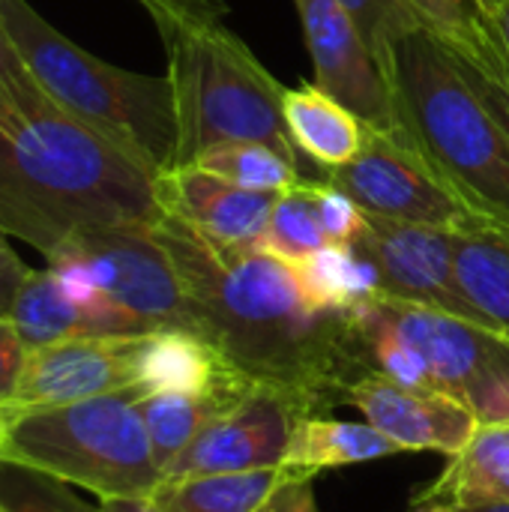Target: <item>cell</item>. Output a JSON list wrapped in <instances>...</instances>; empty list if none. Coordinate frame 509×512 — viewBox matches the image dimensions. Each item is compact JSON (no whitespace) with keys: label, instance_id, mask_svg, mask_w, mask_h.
Segmentation results:
<instances>
[{"label":"cell","instance_id":"obj_1","mask_svg":"<svg viewBox=\"0 0 509 512\" xmlns=\"http://www.w3.org/2000/svg\"><path fill=\"white\" fill-rule=\"evenodd\" d=\"M156 234L177 267L192 330L246 378L303 393L324 411L375 372L351 315L312 309L291 264L216 243L174 213L159 216Z\"/></svg>","mask_w":509,"mask_h":512},{"label":"cell","instance_id":"obj_2","mask_svg":"<svg viewBox=\"0 0 509 512\" xmlns=\"http://www.w3.org/2000/svg\"><path fill=\"white\" fill-rule=\"evenodd\" d=\"M156 177L24 72L0 84V231L48 264L102 225H156Z\"/></svg>","mask_w":509,"mask_h":512},{"label":"cell","instance_id":"obj_3","mask_svg":"<svg viewBox=\"0 0 509 512\" xmlns=\"http://www.w3.org/2000/svg\"><path fill=\"white\" fill-rule=\"evenodd\" d=\"M381 75L393 126L483 222L509 225V138L447 45L423 24L387 51Z\"/></svg>","mask_w":509,"mask_h":512},{"label":"cell","instance_id":"obj_4","mask_svg":"<svg viewBox=\"0 0 509 512\" xmlns=\"http://www.w3.org/2000/svg\"><path fill=\"white\" fill-rule=\"evenodd\" d=\"M0 27L39 87L153 174L177 162V114L168 75L111 66L63 36L27 0H0Z\"/></svg>","mask_w":509,"mask_h":512},{"label":"cell","instance_id":"obj_5","mask_svg":"<svg viewBox=\"0 0 509 512\" xmlns=\"http://www.w3.org/2000/svg\"><path fill=\"white\" fill-rule=\"evenodd\" d=\"M177 114V165L225 144H267L303 165L288 138L285 87L225 24L162 33Z\"/></svg>","mask_w":509,"mask_h":512},{"label":"cell","instance_id":"obj_6","mask_svg":"<svg viewBox=\"0 0 509 512\" xmlns=\"http://www.w3.org/2000/svg\"><path fill=\"white\" fill-rule=\"evenodd\" d=\"M0 462L105 498H150L162 483L135 396L114 393L0 417Z\"/></svg>","mask_w":509,"mask_h":512},{"label":"cell","instance_id":"obj_7","mask_svg":"<svg viewBox=\"0 0 509 512\" xmlns=\"http://www.w3.org/2000/svg\"><path fill=\"white\" fill-rule=\"evenodd\" d=\"M324 180L348 192L366 213L417 222L447 231H471L489 225L477 219L414 153L396 129L366 132V144L354 162L324 171Z\"/></svg>","mask_w":509,"mask_h":512},{"label":"cell","instance_id":"obj_8","mask_svg":"<svg viewBox=\"0 0 509 512\" xmlns=\"http://www.w3.org/2000/svg\"><path fill=\"white\" fill-rule=\"evenodd\" d=\"M84 261L99 288L150 330H192L186 291L156 225H102L84 231L63 261ZM60 264V261H57ZM51 267V264H48Z\"/></svg>","mask_w":509,"mask_h":512},{"label":"cell","instance_id":"obj_9","mask_svg":"<svg viewBox=\"0 0 509 512\" xmlns=\"http://www.w3.org/2000/svg\"><path fill=\"white\" fill-rule=\"evenodd\" d=\"M453 243L456 231L366 213V231L354 249L378 270L381 294L420 303L498 333L495 324L465 297L456 276Z\"/></svg>","mask_w":509,"mask_h":512},{"label":"cell","instance_id":"obj_10","mask_svg":"<svg viewBox=\"0 0 509 512\" xmlns=\"http://www.w3.org/2000/svg\"><path fill=\"white\" fill-rule=\"evenodd\" d=\"M321 414L312 399L279 384H255L228 414L207 426L165 471V477H201L279 468L300 420ZM162 477V480H165Z\"/></svg>","mask_w":509,"mask_h":512},{"label":"cell","instance_id":"obj_11","mask_svg":"<svg viewBox=\"0 0 509 512\" xmlns=\"http://www.w3.org/2000/svg\"><path fill=\"white\" fill-rule=\"evenodd\" d=\"M141 336H78L27 351L0 417L114 393L138 399L135 357Z\"/></svg>","mask_w":509,"mask_h":512},{"label":"cell","instance_id":"obj_12","mask_svg":"<svg viewBox=\"0 0 509 512\" xmlns=\"http://www.w3.org/2000/svg\"><path fill=\"white\" fill-rule=\"evenodd\" d=\"M315 84L345 102L372 129L393 126L390 90L351 12L339 0H294Z\"/></svg>","mask_w":509,"mask_h":512},{"label":"cell","instance_id":"obj_13","mask_svg":"<svg viewBox=\"0 0 509 512\" xmlns=\"http://www.w3.org/2000/svg\"><path fill=\"white\" fill-rule=\"evenodd\" d=\"M342 405L357 408L369 426L390 435L405 453L456 456L477 429V417L462 399L441 390H411L381 372L351 381Z\"/></svg>","mask_w":509,"mask_h":512},{"label":"cell","instance_id":"obj_14","mask_svg":"<svg viewBox=\"0 0 509 512\" xmlns=\"http://www.w3.org/2000/svg\"><path fill=\"white\" fill-rule=\"evenodd\" d=\"M378 306L396 327V333L426 363L435 390L450 393L456 399H462L468 387L509 351L504 336L483 330L471 321H462L456 315L396 300L387 294L378 297Z\"/></svg>","mask_w":509,"mask_h":512},{"label":"cell","instance_id":"obj_15","mask_svg":"<svg viewBox=\"0 0 509 512\" xmlns=\"http://www.w3.org/2000/svg\"><path fill=\"white\" fill-rule=\"evenodd\" d=\"M165 213L225 246H258L270 222L276 192H252L198 165H177L156 177Z\"/></svg>","mask_w":509,"mask_h":512},{"label":"cell","instance_id":"obj_16","mask_svg":"<svg viewBox=\"0 0 509 512\" xmlns=\"http://www.w3.org/2000/svg\"><path fill=\"white\" fill-rule=\"evenodd\" d=\"M246 378L216 345L186 327L150 330L138 342L135 387L141 396H198Z\"/></svg>","mask_w":509,"mask_h":512},{"label":"cell","instance_id":"obj_17","mask_svg":"<svg viewBox=\"0 0 509 512\" xmlns=\"http://www.w3.org/2000/svg\"><path fill=\"white\" fill-rule=\"evenodd\" d=\"M282 114L297 153L324 171H336L354 162L366 144L369 123H363V117H357L345 102L318 84L285 87Z\"/></svg>","mask_w":509,"mask_h":512},{"label":"cell","instance_id":"obj_18","mask_svg":"<svg viewBox=\"0 0 509 512\" xmlns=\"http://www.w3.org/2000/svg\"><path fill=\"white\" fill-rule=\"evenodd\" d=\"M438 501L465 512L509 504V423H477L471 441L450 456L441 477L414 498V507Z\"/></svg>","mask_w":509,"mask_h":512},{"label":"cell","instance_id":"obj_19","mask_svg":"<svg viewBox=\"0 0 509 512\" xmlns=\"http://www.w3.org/2000/svg\"><path fill=\"white\" fill-rule=\"evenodd\" d=\"M258 381L240 378L231 384H222L210 393L198 396H141L135 399V408L144 420V429L150 435L153 459L165 477L168 465L222 414H228Z\"/></svg>","mask_w":509,"mask_h":512},{"label":"cell","instance_id":"obj_20","mask_svg":"<svg viewBox=\"0 0 509 512\" xmlns=\"http://www.w3.org/2000/svg\"><path fill=\"white\" fill-rule=\"evenodd\" d=\"M396 453L405 450L390 435L378 432L369 423H345V420H327L321 414H312L300 420V426L294 429L282 468L315 477L318 471L378 462Z\"/></svg>","mask_w":509,"mask_h":512},{"label":"cell","instance_id":"obj_21","mask_svg":"<svg viewBox=\"0 0 509 512\" xmlns=\"http://www.w3.org/2000/svg\"><path fill=\"white\" fill-rule=\"evenodd\" d=\"M294 471L258 468L201 477H165L150 495L165 512H258V507L285 483Z\"/></svg>","mask_w":509,"mask_h":512},{"label":"cell","instance_id":"obj_22","mask_svg":"<svg viewBox=\"0 0 509 512\" xmlns=\"http://www.w3.org/2000/svg\"><path fill=\"white\" fill-rule=\"evenodd\" d=\"M291 267L297 273L303 297L318 312L351 315L381 297L378 270L354 246L327 243Z\"/></svg>","mask_w":509,"mask_h":512},{"label":"cell","instance_id":"obj_23","mask_svg":"<svg viewBox=\"0 0 509 512\" xmlns=\"http://www.w3.org/2000/svg\"><path fill=\"white\" fill-rule=\"evenodd\" d=\"M6 321L15 327L18 339L24 342L27 351L54 345L63 339H78V336H96L90 315L63 291L57 273L48 270H27L21 279Z\"/></svg>","mask_w":509,"mask_h":512},{"label":"cell","instance_id":"obj_24","mask_svg":"<svg viewBox=\"0 0 509 512\" xmlns=\"http://www.w3.org/2000/svg\"><path fill=\"white\" fill-rule=\"evenodd\" d=\"M192 165H198L216 177H225L243 189H252V192L282 195L303 180L300 165L267 144H225V147L207 150Z\"/></svg>","mask_w":509,"mask_h":512},{"label":"cell","instance_id":"obj_25","mask_svg":"<svg viewBox=\"0 0 509 512\" xmlns=\"http://www.w3.org/2000/svg\"><path fill=\"white\" fill-rule=\"evenodd\" d=\"M321 246H327V234L321 228L309 186H306V180H300L297 186H291L288 192H282L276 198L270 222L264 228V237L258 240L255 249H261L285 264H297V261L309 258L312 252H318Z\"/></svg>","mask_w":509,"mask_h":512},{"label":"cell","instance_id":"obj_26","mask_svg":"<svg viewBox=\"0 0 509 512\" xmlns=\"http://www.w3.org/2000/svg\"><path fill=\"white\" fill-rule=\"evenodd\" d=\"M444 45L459 63L462 75L480 93V99L492 108V114L498 117V123L504 126L509 138V54L492 27V18L471 39L444 42Z\"/></svg>","mask_w":509,"mask_h":512},{"label":"cell","instance_id":"obj_27","mask_svg":"<svg viewBox=\"0 0 509 512\" xmlns=\"http://www.w3.org/2000/svg\"><path fill=\"white\" fill-rule=\"evenodd\" d=\"M339 3L351 12V18H354L357 30L363 33L378 66L384 63L390 45L405 30L423 24L408 0H339Z\"/></svg>","mask_w":509,"mask_h":512},{"label":"cell","instance_id":"obj_28","mask_svg":"<svg viewBox=\"0 0 509 512\" xmlns=\"http://www.w3.org/2000/svg\"><path fill=\"white\" fill-rule=\"evenodd\" d=\"M306 186H309V195L315 201L327 243L357 246V240L366 231V210L348 192L333 186L330 180H306Z\"/></svg>","mask_w":509,"mask_h":512},{"label":"cell","instance_id":"obj_29","mask_svg":"<svg viewBox=\"0 0 509 512\" xmlns=\"http://www.w3.org/2000/svg\"><path fill=\"white\" fill-rule=\"evenodd\" d=\"M423 27H429L444 42H462L471 39L489 15L474 0H408Z\"/></svg>","mask_w":509,"mask_h":512},{"label":"cell","instance_id":"obj_30","mask_svg":"<svg viewBox=\"0 0 509 512\" xmlns=\"http://www.w3.org/2000/svg\"><path fill=\"white\" fill-rule=\"evenodd\" d=\"M462 402L477 423H509V351L468 387Z\"/></svg>","mask_w":509,"mask_h":512},{"label":"cell","instance_id":"obj_31","mask_svg":"<svg viewBox=\"0 0 509 512\" xmlns=\"http://www.w3.org/2000/svg\"><path fill=\"white\" fill-rule=\"evenodd\" d=\"M138 3L150 12L159 33H168L174 27L222 24L228 15L225 0H138Z\"/></svg>","mask_w":509,"mask_h":512},{"label":"cell","instance_id":"obj_32","mask_svg":"<svg viewBox=\"0 0 509 512\" xmlns=\"http://www.w3.org/2000/svg\"><path fill=\"white\" fill-rule=\"evenodd\" d=\"M312 480H315V477L294 474L291 480H285V483L258 507V512H318L315 492H312Z\"/></svg>","mask_w":509,"mask_h":512},{"label":"cell","instance_id":"obj_33","mask_svg":"<svg viewBox=\"0 0 509 512\" xmlns=\"http://www.w3.org/2000/svg\"><path fill=\"white\" fill-rule=\"evenodd\" d=\"M24 354H27V348L18 339L15 327L0 318V408L12 396V387H15L18 372L24 366Z\"/></svg>","mask_w":509,"mask_h":512},{"label":"cell","instance_id":"obj_34","mask_svg":"<svg viewBox=\"0 0 509 512\" xmlns=\"http://www.w3.org/2000/svg\"><path fill=\"white\" fill-rule=\"evenodd\" d=\"M24 72H27V66L21 63L18 51L12 48V42L6 39V33H3V27H0V84L18 78V75H24Z\"/></svg>","mask_w":509,"mask_h":512},{"label":"cell","instance_id":"obj_35","mask_svg":"<svg viewBox=\"0 0 509 512\" xmlns=\"http://www.w3.org/2000/svg\"><path fill=\"white\" fill-rule=\"evenodd\" d=\"M96 512H165L153 498H105Z\"/></svg>","mask_w":509,"mask_h":512},{"label":"cell","instance_id":"obj_36","mask_svg":"<svg viewBox=\"0 0 509 512\" xmlns=\"http://www.w3.org/2000/svg\"><path fill=\"white\" fill-rule=\"evenodd\" d=\"M492 27H495L498 39L504 42V48H507V54H509V0H504V3H501V9L492 15Z\"/></svg>","mask_w":509,"mask_h":512},{"label":"cell","instance_id":"obj_37","mask_svg":"<svg viewBox=\"0 0 509 512\" xmlns=\"http://www.w3.org/2000/svg\"><path fill=\"white\" fill-rule=\"evenodd\" d=\"M474 3H477V6H480V9H483V12H486L489 18H492V15H495V12L501 9V3H504V0H474Z\"/></svg>","mask_w":509,"mask_h":512},{"label":"cell","instance_id":"obj_38","mask_svg":"<svg viewBox=\"0 0 509 512\" xmlns=\"http://www.w3.org/2000/svg\"><path fill=\"white\" fill-rule=\"evenodd\" d=\"M423 512H465V510H459V507H453V504L438 501V504H426V510Z\"/></svg>","mask_w":509,"mask_h":512},{"label":"cell","instance_id":"obj_39","mask_svg":"<svg viewBox=\"0 0 509 512\" xmlns=\"http://www.w3.org/2000/svg\"><path fill=\"white\" fill-rule=\"evenodd\" d=\"M471 512H509V504H492V507H480V510Z\"/></svg>","mask_w":509,"mask_h":512},{"label":"cell","instance_id":"obj_40","mask_svg":"<svg viewBox=\"0 0 509 512\" xmlns=\"http://www.w3.org/2000/svg\"><path fill=\"white\" fill-rule=\"evenodd\" d=\"M3 249H9V237H6V234L0 231V252H3Z\"/></svg>","mask_w":509,"mask_h":512},{"label":"cell","instance_id":"obj_41","mask_svg":"<svg viewBox=\"0 0 509 512\" xmlns=\"http://www.w3.org/2000/svg\"><path fill=\"white\" fill-rule=\"evenodd\" d=\"M0 512H3V510H0Z\"/></svg>","mask_w":509,"mask_h":512}]
</instances>
